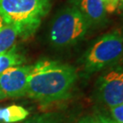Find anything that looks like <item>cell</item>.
Listing matches in <instances>:
<instances>
[{
  "mask_svg": "<svg viewBox=\"0 0 123 123\" xmlns=\"http://www.w3.org/2000/svg\"><path fill=\"white\" fill-rule=\"evenodd\" d=\"M103 2L108 13H114L117 11L119 0H103Z\"/></svg>",
  "mask_w": 123,
  "mask_h": 123,
  "instance_id": "4fadbf2b",
  "label": "cell"
},
{
  "mask_svg": "<svg viewBox=\"0 0 123 123\" xmlns=\"http://www.w3.org/2000/svg\"><path fill=\"white\" fill-rule=\"evenodd\" d=\"M96 98L109 109L123 103V68H110L99 76Z\"/></svg>",
  "mask_w": 123,
  "mask_h": 123,
  "instance_id": "5b68a950",
  "label": "cell"
},
{
  "mask_svg": "<svg viewBox=\"0 0 123 123\" xmlns=\"http://www.w3.org/2000/svg\"><path fill=\"white\" fill-rule=\"evenodd\" d=\"M123 60V36L115 29L101 35L85 52L82 59L88 74L106 70Z\"/></svg>",
  "mask_w": 123,
  "mask_h": 123,
  "instance_id": "3957f363",
  "label": "cell"
},
{
  "mask_svg": "<svg viewBox=\"0 0 123 123\" xmlns=\"http://www.w3.org/2000/svg\"><path fill=\"white\" fill-rule=\"evenodd\" d=\"M20 33L17 26L5 24L0 29V55L8 51L14 47V44Z\"/></svg>",
  "mask_w": 123,
  "mask_h": 123,
  "instance_id": "ba28073f",
  "label": "cell"
},
{
  "mask_svg": "<svg viewBox=\"0 0 123 123\" xmlns=\"http://www.w3.org/2000/svg\"><path fill=\"white\" fill-rule=\"evenodd\" d=\"M117 12L123 13V0H119V2H118V7H117Z\"/></svg>",
  "mask_w": 123,
  "mask_h": 123,
  "instance_id": "2e32d148",
  "label": "cell"
},
{
  "mask_svg": "<svg viewBox=\"0 0 123 123\" xmlns=\"http://www.w3.org/2000/svg\"><path fill=\"white\" fill-rule=\"evenodd\" d=\"M121 32H122V36H123V30H122V31H121Z\"/></svg>",
  "mask_w": 123,
  "mask_h": 123,
  "instance_id": "d6986e66",
  "label": "cell"
},
{
  "mask_svg": "<svg viewBox=\"0 0 123 123\" xmlns=\"http://www.w3.org/2000/svg\"><path fill=\"white\" fill-rule=\"evenodd\" d=\"M4 98H6V97H5V95L3 94V92L1 91V89H0V100H2V99H4Z\"/></svg>",
  "mask_w": 123,
  "mask_h": 123,
  "instance_id": "ac0fdd59",
  "label": "cell"
},
{
  "mask_svg": "<svg viewBox=\"0 0 123 123\" xmlns=\"http://www.w3.org/2000/svg\"><path fill=\"white\" fill-rule=\"evenodd\" d=\"M0 123H3V122H1V121H0Z\"/></svg>",
  "mask_w": 123,
  "mask_h": 123,
  "instance_id": "ffe728a7",
  "label": "cell"
},
{
  "mask_svg": "<svg viewBox=\"0 0 123 123\" xmlns=\"http://www.w3.org/2000/svg\"><path fill=\"white\" fill-rule=\"evenodd\" d=\"M30 69L31 66H17L0 74V89L5 97L19 98L26 95Z\"/></svg>",
  "mask_w": 123,
  "mask_h": 123,
  "instance_id": "8992f818",
  "label": "cell"
},
{
  "mask_svg": "<svg viewBox=\"0 0 123 123\" xmlns=\"http://www.w3.org/2000/svg\"><path fill=\"white\" fill-rule=\"evenodd\" d=\"M96 117L98 118L99 123H118L111 119L109 115L105 114V113L98 112L97 114H96Z\"/></svg>",
  "mask_w": 123,
  "mask_h": 123,
  "instance_id": "5bb4252c",
  "label": "cell"
},
{
  "mask_svg": "<svg viewBox=\"0 0 123 123\" xmlns=\"http://www.w3.org/2000/svg\"><path fill=\"white\" fill-rule=\"evenodd\" d=\"M78 123H99V121L96 117V115L94 116L88 115V116H85L83 118H81L78 121Z\"/></svg>",
  "mask_w": 123,
  "mask_h": 123,
  "instance_id": "9a60e30c",
  "label": "cell"
},
{
  "mask_svg": "<svg viewBox=\"0 0 123 123\" xmlns=\"http://www.w3.org/2000/svg\"><path fill=\"white\" fill-rule=\"evenodd\" d=\"M78 75L74 67L55 60H40L31 66L26 95L43 104L65 99L70 95Z\"/></svg>",
  "mask_w": 123,
  "mask_h": 123,
  "instance_id": "6da1fadb",
  "label": "cell"
},
{
  "mask_svg": "<svg viewBox=\"0 0 123 123\" xmlns=\"http://www.w3.org/2000/svg\"><path fill=\"white\" fill-rule=\"evenodd\" d=\"M90 27L83 14L75 5H71L62 9L54 18L49 30V40L55 48H68L83 39Z\"/></svg>",
  "mask_w": 123,
  "mask_h": 123,
  "instance_id": "277c9868",
  "label": "cell"
},
{
  "mask_svg": "<svg viewBox=\"0 0 123 123\" xmlns=\"http://www.w3.org/2000/svg\"><path fill=\"white\" fill-rule=\"evenodd\" d=\"M24 62V57L13 47L8 51L0 55V74L12 67L19 66Z\"/></svg>",
  "mask_w": 123,
  "mask_h": 123,
  "instance_id": "30bf717a",
  "label": "cell"
},
{
  "mask_svg": "<svg viewBox=\"0 0 123 123\" xmlns=\"http://www.w3.org/2000/svg\"><path fill=\"white\" fill-rule=\"evenodd\" d=\"M51 0H0L5 24L17 26L20 37H28L39 27L49 13Z\"/></svg>",
  "mask_w": 123,
  "mask_h": 123,
  "instance_id": "7a4b0ae2",
  "label": "cell"
},
{
  "mask_svg": "<svg viewBox=\"0 0 123 123\" xmlns=\"http://www.w3.org/2000/svg\"><path fill=\"white\" fill-rule=\"evenodd\" d=\"M59 121H60V117L58 115L49 113V114L35 116L24 121L23 123H59Z\"/></svg>",
  "mask_w": 123,
  "mask_h": 123,
  "instance_id": "8fae6325",
  "label": "cell"
},
{
  "mask_svg": "<svg viewBox=\"0 0 123 123\" xmlns=\"http://www.w3.org/2000/svg\"><path fill=\"white\" fill-rule=\"evenodd\" d=\"M111 119L118 123H123V103L109 109Z\"/></svg>",
  "mask_w": 123,
  "mask_h": 123,
  "instance_id": "7c38bea8",
  "label": "cell"
},
{
  "mask_svg": "<svg viewBox=\"0 0 123 123\" xmlns=\"http://www.w3.org/2000/svg\"><path fill=\"white\" fill-rule=\"evenodd\" d=\"M29 112L24 107L10 105L0 109V121L3 123H14L25 119Z\"/></svg>",
  "mask_w": 123,
  "mask_h": 123,
  "instance_id": "9c48e42d",
  "label": "cell"
},
{
  "mask_svg": "<svg viewBox=\"0 0 123 123\" xmlns=\"http://www.w3.org/2000/svg\"><path fill=\"white\" fill-rule=\"evenodd\" d=\"M73 5L83 14L91 26L105 25L108 12L103 0H75Z\"/></svg>",
  "mask_w": 123,
  "mask_h": 123,
  "instance_id": "52a82bcc",
  "label": "cell"
},
{
  "mask_svg": "<svg viewBox=\"0 0 123 123\" xmlns=\"http://www.w3.org/2000/svg\"><path fill=\"white\" fill-rule=\"evenodd\" d=\"M5 25V22H4V19L2 18V16H1V14H0V29H1V27Z\"/></svg>",
  "mask_w": 123,
  "mask_h": 123,
  "instance_id": "e0dca14e",
  "label": "cell"
}]
</instances>
